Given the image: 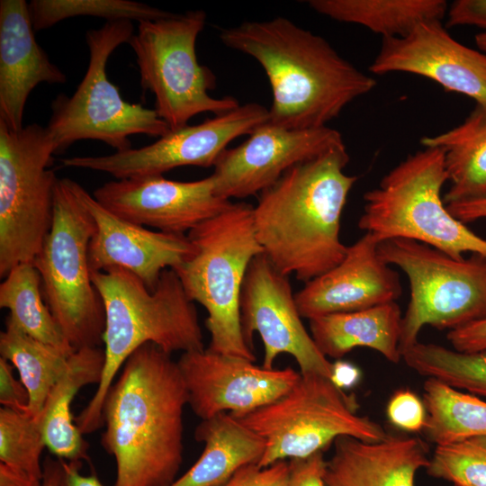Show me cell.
<instances>
[{
    "label": "cell",
    "instance_id": "obj_42",
    "mask_svg": "<svg viewBox=\"0 0 486 486\" xmlns=\"http://www.w3.org/2000/svg\"><path fill=\"white\" fill-rule=\"evenodd\" d=\"M62 462V477L60 486H104L94 475H83L79 472L80 461Z\"/></svg>",
    "mask_w": 486,
    "mask_h": 486
},
{
    "label": "cell",
    "instance_id": "obj_14",
    "mask_svg": "<svg viewBox=\"0 0 486 486\" xmlns=\"http://www.w3.org/2000/svg\"><path fill=\"white\" fill-rule=\"evenodd\" d=\"M289 276L281 273L263 253L251 261L240 294L244 338L252 347L254 332L264 345L262 366L274 368L275 358L289 354L301 374L331 378L332 363L319 350L298 310Z\"/></svg>",
    "mask_w": 486,
    "mask_h": 486
},
{
    "label": "cell",
    "instance_id": "obj_40",
    "mask_svg": "<svg viewBox=\"0 0 486 486\" xmlns=\"http://www.w3.org/2000/svg\"><path fill=\"white\" fill-rule=\"evenodd\" d=\"M448 26L470 25L486 31V0H456L448 5Z\"/></svg>",
    "mask_w": 486,
    "mask_h": 486
},
{
    "label": "cell",
    "instance_id": "obj_6",
    "mask_svg": "<svg viewBox=\"0 0 486 486\" xmlns=\"http://www.w3.org/2000/svg\"><path fill=\"white\" fill-rule=\"evenodd\" d=\"M448 181L444 152L424 147L391 169L364 194L358 228L382 240L401 238L433 247L455 259L486 256V239L454 218L442 198Z\"/></svg>",
    "mask_w": 486,
    "mask_h": 486
},
{
    "label": "cell",
    "instance_id": "obj_21",
    "mask_svg": "<svg viewBox=\"0 0 486 486\" xmlns=\"http://www.w3.org/2000/svg\"><path fill=\"white\" fill-rule=\"evenodd\" d=\"M29 4L0 1V122L23 127L27 99L40 84H64L67 76L37 43Z\"/></svg>",
    "mask_w": 486,
    "mask_h": 486
},
{
    "label": "cell",
    "instance_id": "obj_46",
    "mask_svg": "<svg viewBox=\"0 0 486 486\" xmlns=\"http://www.w3.org/2000/svg\"><path fill=\"white\" fill-rule=\"evenodd\" d=\"M475 42L479 50L486 54V31L476 34Z\"/></svg>",
    "mask_w": 486,
    "mask_h": 486
},
{
    "label": "cell",
    "instance_id": "obj_37",
    "mask_svg": "<svg viewBox=\"0 0 486 486\" xmlns=\"http://www.w3.org/2000/svg\"><path fill=\"white\" fill-rule=\"evenodd\" d=\"M0 403L4 408L29 414L28 390L14 377L12 364L3 357L0 358Z\"/></svg>",
    "mask_w": 486,
    "mask_h": 486
},
{
    "label": "cell",
    "instance_id": "obj_17",
    "mask_svg": "<svg viewBox=\"0 0 486 486\" xmlns=\"http://www.w3.org/2000/svg\"><path fill=\"white\" fill-rule=\"evenodd\" d=\"M93 196L125 220L172 234L189 232L233 203L216 194L212 175L190 182L163 175L113 180L95 189Z\"/></svg>",
    "mask_w": 486,
    "mask_h": 486
},
{
    "label": "cell",
    "instance_id": "obj_26",
    "mask_svg": "<svg viewBox=\"0 0 486 486\" xmlns=\"http://www.w3.org/2000/svg\"><path fill=\"white\" fill-rule=\"evenodd\" d=\"M423 147L439 148L450 183L446 204L486 197V108L475 109L458 126L424 137Z\"/></svg>",
    "mask_w": 486,
    "mask_h": 486
},
{
    "label": "cell",
    "instance_id": "obj_33",
    "mask_svg": "<svg viewBox=\"0 0 486 486\" xmlns=\"http://www.w3.org/2000/svg\"><path fill=\"white\" fill-rule=\"evenodd\" d=\"M44 447L40 418L1 408L0 463L42 479L40 455Z\"/></svg>",
    "mask_w": 486,
    "mask_h": 486
},
{
    "label": "cell",
    "instance_id": "obj_36",
    "mask_svg": "<svg viewBox=\"0 0 486 486\" xmlns=\"http://www.w3.org/2000/svg\"><path fill=\"white\" fill-rule=\"evenodd\" d=\"M290 464L284 460L259 467L251 464L239 468L220 486H288Z\"/></svg>",
    "mask_w": 486,
    "mask_h": 486
},
{
    "label": "cell",
    "instance_id": "obj_12",
    "mask_svg": "<svg viewBox=\"0 0 486 486\" xmlns=\"http://www.w3.org/2000/svg\"><path fill=\"white\" fill-rule=\"evenodd\" d=\"M55 145L33 123L14 130L0 122V276L32 263L52 222Z\"/></svg>",
    "mask_w": 486,
    "mask_h": 486
},
{
    "label": "cell",
    "instance_id": "obj_7",
    "mask_svg": "<svg viewBox=\"0 0 486 486\" xmlns=\"http://www.w3.org/2000/svg\"><path fill=\"white\" fill-rule=\"evenodd\" d=\"M73 182L63 178L56 184L51 227L32 265L40 274L45 302L77 350L101 345L105 313L88 261L95 223Z\"/></svg>",
    "mask_w": 486,
    "mask_h": 486
},
{
    "label": "cell",
    "instance_id": "obj_29",
    "mask_svg": "<svg viewBox=\"0 0 486 486\" xmlns=\"http://www.w3.org/2000/svg\"><path fill=\"white\" fill-rule=\"evenodd\" d=\"M1 357L18 371L30 394L29 414L40 418L45 402L68 368L69 356L53 346L39 341L15 328L0 333Z\"/></svg>",
    "mask_w": 486,
    "mask_h": 486
},
{
    "label": "cell",
    "instance_id": "obj_23",
    "mask_svg": "<svg viewBox=\"0 0 486 486\" xmlns=\"http://www.w3.org/2000/svg\"><path fill=\"white\" fill-rule=\"evenodd\" d=\"M310 335L319 350L328 358L340 359L355 347L375 350L397 364L402 315L396 302L373 308L333 313L309 320Z\"/></svg>",
    "mask_w": 486,
    "mask_h": 486
},
{
    "label": "cell",
    "instance_id": "obj_39",
    "mask_svg": "<svg viewBox=\"0 0 486 486\" xmlns=\"http://www.w3.org/2000/svg\"><path fill=\"white\" fill-rule=\"evenodd\" d=\"M446 338L453 349L464 353L486 351V318L449 330Z\"/></svg>",
    "mask_w": 486,
    "mask_h": 486
},
{
    "label": "cell",
    "instance_id": "obj_28",
    "mask_svg": "<svg viewBox=\"0 0 486 486\" xmlns=\"http://www.w3.org/2000/svg\"><path fill=\"white\" fill-rule=\"evenodd\" d=\"M40 282L32 263L16 266L4 277L0 284V307L9 310L5 327L72 354L76 350L64 337L41 297Z\"/></svg>",
    "mask_w": 486,
    "mask_h": 486
},
{
    "label": "cell",
    "instance_id": "obj_43",
    "mask_svg": "<svg viewBox=\"0 0 486 486\" xmlns=\"http://www.w3.org/2000/svg\"><path fill=\"white\" fill-rule=\"evenodd\" d=\"M361 373L355 364L338 359L332 363V374L330 380L341 390L355 386L360 380Z\"/></svg>",
    "mask_w": 486,
    "mask_h": 486
},
{
    "label": "cell",
    "instance_id": "obj_9",
    "mask_svg": "<svg viewBox=\"0 0 486 486\" xmlns=\"http://www.w3.org/2000/svg\"><path fill=\"white\" fill-rule=\"evenodd\" d=\"M206 22L202 10L188 11L138 22L129 44L143 89L155 96V111L176 130L188 125L194 116L212 112L219 115L240 104L232 96L217 98L212 71L198 62L195 43Z\"/></svg>",
    "mask_w": 486,
    "mask_h": 486
},
{
    "label": "cell",
    "instance_id": "obj_4",
    "mask_svg": "<svg viewBox=\"0 0 486 486\" xmlns=\"http://www.w3.org/2000/svg\"><path fill=\"white\" fill-rule=\"evenodd\" d=\"M91 280L104 308L105 363L94 396L75 418L83 435L103 427L106 393L140 346L153 343L168 354L205 349L194 302L172 268L162 272L154 291L123 268L91 272Z\"/></svg>",
    "mask_w": 486,
    "mask_h": 486
},
{
    "label": "cell",
    "instance_id": "obj_32",
    "mask_svg": "<svg viewBox=\"0 0 486 486\" xmlns=\"http://www.w3.org/2000/svg\"><path fill=\"white\" fill-rule=\"evenodd\" d=\"M34 31L50 28L76 16H94L106 22L157 20L172 13L130 0H32L29 4Z\"/></svg>",
    "mask_w": 486,
    "mask_h": 486
},
{
    "label": "cell",
    "instance_id": "obj_30",
    "mask_svg": "<svg viewBox=\"0 0 486 486\" xmlns=\"http://www.w3.org/2000/svg\"><path fill=\"white\" fill-rule=\"evenodd\" d=\"M427 410L424 432L436 445L486 436V401L436 379L423 384Z\"/></svg>",
    "mask_w": 486,
    "mask_h": 486
},
{
    "label": "cell",
    "instance_id": "obj_18",
    "mask_svg": "<svg viewBox=\"0 0 486 486\" xmlns=\"http://www.w3.org/2000/svg\"><path fill=\"white\" fill-rule=\"evenodd\" d=\"M369 70L425 76L486 108V54L458 42L441 21L421 22L403 37L382 39Z\"/></svg>",
    "mask_w": 486,
    "mask_h": 486
},
{
    "label": "cell",
    "instance_id": "obj_22",
    "mask_svg": "<svg viewBox=\"0 0 486 486\" xmlns=\"http://www.w3.org/2000/svg\"><path fill=\"white\" fill-rule=\"evenodd\" d=\"M326 461V486H415V478L428 464V448L418 437L389 435L377 442L352 436L334 441Z\"/></svg>",
    "mask_w": 486,
    "mask_h": 486
},
{
    "label": "cell",
    "instance_id": "obj_3",
    "mask_svg": "<svg viewBox=\"0 0 486 486\" xmlns=\"http://www.w3.org/2000/svg\"><path fill=\"white\" fill-rule=\"evenodd\" d=\"M348 162L346 145L337 146L292 166L259 194L253 209L256 237L284 274L307 283L345 257L340 220L357 180L344 172Z\"/></svg>",
    "mask_w": 486,
    "mask_h": 486
},
{
    "label": "cell",
    "instance_id": "obj_2",
    "mask_svg": "<svg viewBox=\"0 0 486 486\" xmlns=\"http://www.w3.org/2000/svg\"><path fill=\"white\" fill-rule=\"evenodd\" d=\"M221 42L255 58L268 78V122L285 129L326 127L376 80L359 70L323 37L286 17L222 29Z\"/></svg>",
    "mask_w": 486,
    "mask_h": 486
},
{
    "label": "cell",
    "instance_id": "obj_45",
    "mask_svg": "<svg viewBox=\"0 0 486 486\" xmlns=\"http://www.w3.org/2000/svg\"><path fill=\"white\" fill-rule=\"evenodd\" d=\"M62 477L61 459L54 460L47 457L43 463V478L41 486H60Z\"/></svg>",
    "mask_w": 486,
    "mask_h": 486
},
{
    "label": "cell",
    "instance_id": "obj_25",
    "mask_svg": "<svg viewBox=\"0 0 486 486\" xmlns=\"http://www.w3.org/2000/svg\"><path fill=\"white\" fill-rule=\"evenodd\" d=\"M195 439L203 451L195 464L170 486H220L242 466L258 464L264 439L229 412L202 420Z\"/></svg>",
    "mask_w": 486,
    "mask_h": 486
},
{
    "label": "cell",
    "instance_id": "obj_35",
    "mask_svg": "<svg viewBox=\"0 0 486 486\" xmlns=\"http://www.w3.org/2000/svg\"><path fill=\"white\" fill-rule=\"evenodd\" d=\"M386 413L389 421L401 430H424L427 410L423 401L410 390L395 392L388 401Z\"/></svg>",
    "mask_w": 486,
    "mask_h": 486
},
{
    "label": "cell",
    "instance_id": "obj_27",
    "mask_svg": "<svg viewBox=\"0 0 486 486\" xmlns=\"http://www.w3.org/2000/svg\"><path fill=\"white\" fill-rule=\"evenodd\" d=\"M315 12L333 20L362 25L383 38L403 37L417 25L446 16L445 0H310Z\"/></svg>",
    "mask_w": 486,
    "mask_h": 486
},
{
    "label": "cell",
    "instance_id": "obj_8",
    "mask_svg": "<svg viewBox=\"0 0 486 486\" xmlns=\"http://www.w3.org/2000/svg\"><path fill=\"white\" fill-rule=\"evenodd\" d=\"M131 21L106 22L100 29L87 31L89 50L86 72L75 93L58 95L51 104L47 129L60 153L81 140H100L116 151L131 148L130 136L162 137L170 131L157 112L125 102L108 79L109 57L133 35Z\"/></svg>",
    "mask_w": 486,
    "mask_h": 486
},
{
    "label": "cell",
    "instance_id": "obj_38",
    "mask_svg": "<svg viewBox=\"0 0 486 486\" xmlns=\"http://www.w3.org/2000/svg\"><path fill=\"white\" fill-rule=\"evenodd\" d=\"M323 451L306 458L291 459L288 486H326Z\"/></svg>",
    "mask_w": 486,
    "mask_h": 486
},
{
    "label": "cell",
    "instance_id": "obj_34",
    "mask_svg": "<svg viewBox=\"0 0 486 486\" xmlns=\"http://www.w3.org/2000/svg\"><path fill=\"white\" fill-rule=\"evenodd\" d=\"M426 470L453 486H486V436L436 445Z\"/></svg>",
    "mask_w": 486,
    "mask_h": 486
},
{
    "label": "cell",
    "instance_id": "obj_1",
    "mask_svg": "<svg viewBox=\"0 0 486 486\" xmlns=\"http://www.w3.org/2000/svg\"><path fill=\"white\" fill-rule=\"evenodd\" d=\"M187 390L177 362L153 343L124 363L102 408L101 443L113 456V486H170L183 462Z\"/></svg>",
    "mask_w": 486,
    "mask_h": 486
},
{
    "label": "cell",
    "instance_id": "obj_5",
    "mask_svg": "<svg viewBox=\"0 0 486 486\" xmlns=\"http://www.w3.org/2000/svg\"><path fill=\"white\" fill-rule=\"evenodd\" d=\"M254 206L233 202L219 215L188 232L194 255L172 268L194 302L208 313V349L254 362L241 327L240 294L251 261L263 254L255 231Z\"/></svg>",
    "mask_w": 486,
    "mask_h": 486
},
{
    "label": "cell",
    "instance_id": "obj_41",
    "mask_svg": "<svg viewBox=\"0 0 486 486\" xmlns=\"http://www.w3.org/2000/svg\"><path fill=\"white\" fill-rule=\"evenodd\" d=\"M449 212L464 223L486 219V197L446 204Z\"/></svg>",
    "mask_w": 486,
    "mask_h": 486
},
{
    "label": "cell",
    "instance_id": "obj_19",
    "mask_svg": "<svg viewBox=\"0 0 486 486\" xmlns=\"http://www.w3.org/2000/svg\"><path fill=\"white\" fill-rule=\"evenodd\" d=\"M75 191L91 213L95 231L88 248L91 272L123 268L154 291L165 269L191 258L195 247L184 234L154 231L113 214L76 182Z\"/></svg>",
    "mask_w": 486,
    "mask_h": 486
},
{
    "label": "cell",
    "instance_id": "obj_15",
    "mask_svg": "<svg viewBox=\"0 0 486 486\" xmlns=\"http://www.w3.org/2000/svg\"><path fill=\"white\" fill-rule=\"evenodd\" d=\"M177 364L188 404L202 420L228 411L238 417L266 406L285 394L301 375L291 367L266 369L208 348L183 353Z\"/></svg>",
    "mask_w": 486,
    "mask_h": 486
},
{
    "label": "cell",
    "instance_id": "obj_11",
    "mask_svg": "<svg viewBox=\"0 0 486 486\" xmlns=\"http://www.w3.org/2000/svg\"><path fill=\"white\" fill-rule=\"evenodd\" d=\"M380 257L407 275L410 301L400 350L414 346L425 326L453 330L486 318V256L455 259L427 244L394 238L378 246Z\"/></svg>",
    "mask_w": 486,
    "mask_h": 486
},
{
    "label": "cell",
    "instance_id": "obj_10",
    "mask_svg": "<svg viewBox=\"0 0 486 486\" xmlns=\"http://www.w3.org/2000/svg\"><path fill=\"white\" fill-rule=\"evenodd\" d=\"M353 397L318 374H301L295 384L273 402L234 417L261 436L266 445L259 467L306 458L321 452L340 436L365 442L384 439L377 422L356 412ZM232 416V415H231Z\"/></svg>",
    "mask_w": 486,
    "mask_h": 486
},
{
    "label": "cell",
    "instance_id": "obj_16",
    "mask_svg": "<svg viewBox=\"0 0 486 486\" xmlns=\"http://www.w3.org/2000/svg\"><path fill=\"white\" fill-rule=\"evenodd\" d=\"M342 144L340 132L328 126L293 130L266 122L220 155L212 174L216 194L228 200L256 195L292 166Z\"/></svg>",
    "mask_w": 486,
    "mask_h": 486
},
{
    "label": "cell",
    "instance_id": "obj_20",
    "mask_svg": "<svg viewBox=\"0 0 486 486\" xmlns=\"http://www.w3.org/2000/svg\"><path fill=\"white\" fill-rule=\"evenodd\" d=\"M379 238L365 232L347 246L343 260L294 293L302 318L362 310L396 302L399 274L379 256Z\"/></svg>",
    "mask_w": 486,
    "mask_h": 486
},
{
    "label": "cell",
    "instance_id": "obj_31",
    "mask_svg": "<svg viewBox=\"0 0 486 486\" xmlns=\"http://www.w3.org/2000/svg\"><path fill=\"white\" fill-rule=\"evenodd\" d=\"M402 360L419 375L486 397V351L464 353L418 341L402 353Z\"/></svg>",
    "mask_w": 486,
    "mask_h": 486
},
{
    "label": "cell",
    "instance_id": "obj_13",
    "mask_svg": "<svg viewBox=\"0 0 486 486\" xmlns=\"http://www.w3.org/2000/svg\"><path fill=\"white\" fill-rule=\"evenodd\" d=\"M269 110L256 103L209 118L195 125L170 130L154 143L104 156L63 158L64 166L105 172L117 180L158 176L176 167L214 166L233 140L250 134L268 122Z\"/></svg>",
    "mask_w": 486,
    "mask_h": 486
},
{
    "label": "cell",
    "instance_id": "obj_24",
    "mask_svg": "<svg viewBox=\"0 0 486 486\" xmlns=\"http://www.w3.org/2000/svg\"><path fill=\"white\" fill-rule=\"evenodd\" d=\"M105 363L100 346L76 350L66 372L51 390L40 415L46 447L58 459L81 461L87 443L77 428L71 404L78 391L88 384H99Z\"/></svg>",
    "mask_w": 486,
    "mask_h": 486
},
{
    "label": "cell",
    "instance_id": "obj_44",
    "mask_svg": "<svg viewBox=\"0 0 486 486\" xmlns=\"http://www.w3.org/2000/svg\"><path fill=\"white\" fill-rule=\"evenodd\" d=\"M42 479L0 463V486H41Z\"/></svg>",
    "mask_w": 486,
    "mask_h": 486
}]
</instances>
